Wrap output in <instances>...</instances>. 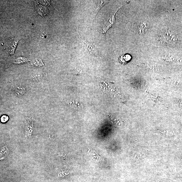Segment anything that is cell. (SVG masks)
Returning a JSON list of instances; mask_svg holds the SVG:
<instances>
[{"mask_svg":"<svg viewBox=\"0 0 182 182\" xmlns=\"http://www.w3.org/2000/svg\"><path fill=\"white\" fill-rule=\"evenodd\" d=\"M118 7L116 8H114L110 10L107 12L104 18L103 24L102 27V37L104 38L106 33L109 29L115 23V15L119 9L121 8Z\"/></svg>","mask_w":182,"mask_h":182,"instance_id":"6da1fadb","label":"cell"},{"mask_svg":"<svg viewBox=\"0 0 182 182\" xmlns=\"http://www.w3.org/2000/svg\"><path fill=\"white\" fill-rule=\"evenodd\" d=\"M159 39L162 43L168 45L175 44L177 41L176 35L166 28L163 30L160 35Z\"/></svg>","mask_w":182,"mask_h":182,"instance_id":"7a4b0ae2","label":"cell"},{"mask_svg":"<svg viewBox=\"0 0 182 182\" xmlns=\"http://www.w3.org/2000/svg\"><path fill=\"white\" fill-rule=\"evenodd\" d=\"M80 38L86 48L87 51L88 53L94 55H99L97 48L93 44L89 42L83 38H82L80 37Z\"/></svg>","mask_w":182,"mask_h":182,"instance_id":"3957f363","label":"cell"},{"mask_svg":"<svg viewBox=\"0 0 182 182\" xmlns=\"http://www.w3.org/2000/svg\"><path fill=\"white\" fill-rule=\"evenodd\" d=\"M148 27V24L147 21L145 20L141 21L139 23L137 28L138 33L139 34H142L145 33V31L147 30Z\"/></svg>","mask_w":182,"mask_h":182,"instance_id":"277c9868","label":"cell"},{"mask_svg":"<svg viewBox=\"0 0 182 182\" xmlns=\"http://www.w3.org/2000/svg\"><path fill=\"white\" fill-rule=\"evenodd\" d=\"M109 1H98V3L97 8H96L95 11L94 12L93 14L92 15V18L94 20L95 18V16L97 15L98 12L100 11V9L103 7V6L106 5V4L109 3Z\"/></svg>","mask_w":182,"mask_h":182,"instance_id":"5b68a950","label":"cell"},{"mask_svg":"<svg viewBox=\"0 0 182 182\" xmlns=\"http://www.w3.org/2000/svg\"><path fill=\"white\" fill-rule=\"evenodd\" d=\"M20 39L17 38L13 39L9 46V52L10 55H13Z\"/></svg>","mask_w":182,"mask_h":182,"instance_id":"8992f818","label":"cell"},{"mask_svg":"<svg viewBox=\"0 0 182 182\" xmlns=\"http://www.w3.org/2000/svg\"><path fill=\"white\" fill-rule=\"evenodd\" d=\"M23 90H24L23 88L17 87L15 88V93L16 95H22L24 93V91H20Z\"/></svg>","mask_w":182,"mask_h":182,"instance_id":"52a82bcc","label":"cell"},{"mask_svg":"<svg viewBox=\"0 0 182 182\" xmlns=\"http://www.w3.org/2000/svg\"><path fill=\"white\" fill-rule=\"evenodd\" d=\"M1 122L3 123H5L9 120V117L6 115H4L1 117Z\"/></svg>","mask_w":182,"mask_h":182,"instance_id":"ba28073f","label":"cell"},{"mask_svg":"<svg viewBox=\"0 0 182 182\" xmlns=\"http://www.w3.org/2000/svg\"><path fill=\"white\" fill-rule=\"evenodd\" d=\"M163 135H166L167 136H172L173 133L172 132H169L168 131H164L163 132H161Z\"/></svg>","mask_w":182,"mask_h":182,"instance_id":"9c48e42d","label":"cell"}]
</instances>
